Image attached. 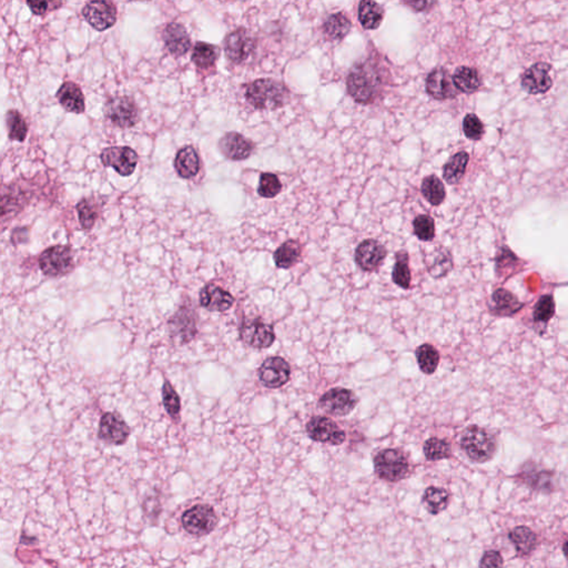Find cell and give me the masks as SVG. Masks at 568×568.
Listing matches in <instances>:
<instances>
[{
  "mask_svg": "<svg viewBox=\"0 0 568 568\" xmlns=\"http://www.w3.org/2000/svg\"><path fill=\"white\" fill-rule=\"evenodd\" d=\"M415 357H417L419 369L427 376H432L440 364V353L432 344H429V343L417 347L415 351Z\"/></svg>",
  "mask_w": 568,
  "mask_h": 568,
  "instance_id": "obj_39",
  "label": "cell"
},
{
  "mask_svg": "<svg viewBox=\"0 0 568 568\" xmlns=\"http://www.w3.org/2000/svg\"><path fill=\"white\" fill-rule=\"evenodd\" d=\"M460 448L475 463H485L497 450V439L489 431L478 425H470L460 435Z\"/></svg>",
  "mask_w": 568,
  "mask_h": 568,
  "instance_id": "obj_3",
  "label": "cell"
},
{
  "mask_svg": "<svg viewBox=\"0 0 568 568\" xmlns=\"http://www.w3.org/2000/svg\"><path fill=\"white\" fill-rule=\"evenodd\" d=\"M509 540L514 544L517 553L522 556L532 553L538 544V536L526 526L515 527L509 533Z\"/></svg>",
  "mask_w": 568,
  "mask_h": 568,
  "instance_id": "obj_36",
  "label": "cell"
},
{
  "mask_svg": "<svg viewBox=\"0 0 568 568\" xmlns=\"http://www.w3.org/2000/svg\"><path fill=\"white\" fill-rule=\"evenodd\" d=\"M306 429L308 436L315 442L331 445H341L344 443V431L330 417H312L308 422Z\"/></svg>",
  "mask_w": 568,
  "mask_h": 568,
  "instance_id": "obj_12",
  "label": "cell"
},
{
  "mask_svg": "<svg viewBox=\"0 0 568 568\" xmlns=\"http://www.w3.org/2000/svg\"><path fill=\"white\" fill-rule=\"evenodd\" d=\"M83 15L95 30H107L116 23L117 7L110 1H91L83 7Z\"/></svg>",
  "mask_w": 568,
  "mask_h": 568,
  "instance_id": "obj_18",
  "label": "cell"
},
{
  "mask_svg": "<svg viewBox=\"0 0 568 568\" xmlns=\"http://www.w3.org/2000/svg\"><path fill=\"white\" fill-rule=\"evenodd\" d=\"M407 6H411L413 9L417 11H427V7L429 6L434 5V3H429V1H407Z\"/></svg>",
  "mask_w": 568,
  "mask_h": 568,
  "instance_id": "obj_52",
  "label": "cell"
},
{
  "mask_svg": "<svg viewBox=\"0 0 568 568\" xmlns=\"http://www.w3.org/2000/svg\"><path fill=\"white\" fill-rule=\"evenodd\" d=\"M358 403V396L344 388H331L319 400L320 409L333 417H347Z\"/></svg>",
  "mask_w": 568,
  "mask_h": 568,
  "instance_id": "obj_10",
  "label": "cell"
},
{
  "mask_svg": "<svg viewBox=\"0 0 568 568\" xmlns=\"http://www.w3.org/2000/svg\"><path fill=\"white\" fill-rule=\"evenodd\" d=\"M219 149L224 157L233 161H242L253 155L255 144L238 132L224 134L219 141Z\"/></svg>",
  "mask_w": 568,
  "mask_h": 568,
  "instance_id": "obj_20",
  "label": "cell"
},
{
  "mask_svg": "<svg viewBox=\"0 0 568 568\" xmlns=\"http://www.w3.org/2000/svg\"><path fill=\"white\" fill-rule=\"evenodd\" d=\"M240 337L255 349H267L275 341L274 328L261 320H245L240 328Z\"/></svg>",
  "mask_w": 568,
  "mask_h": 568,
  "instance_id": "obj_13",
  "label": "cell"
},
{
  "mask_svg": "<svg viewBox=\"0 0 568 568\" xmlns=\"http://www.w3.org/2000/svg\"><path fill=\"white\" fill-rule=\"evenodd\" d=\"M425 458L429 460H446L452 456V448L450 443L439 437H431L423 446Z\"/></svg>",
  "mask_w": 568,
  "mask_h": 568,
  "instance_id": "obj_43",
  "label": "cell"
},
{
  "mask_svg": "<svg viewBox=\"0 0 568 568\" xmlns=\"http://www.w3.org/2000/svg\"><path fill=\"white\" fill-rule=\"evenodd\" d=\"M468 160L470 156L465 151L458 152L448 160V163L443 168V178L448 185H458L463 179Z\"/></svg>",
  "mask_w": 568,
  "mask_h": 568,
  "instance_id": "obj_35",
  "label": "cell"
},
{
  "mask_svg": "<svg viewBox=\"0 0 568 568\" xmlns=\"http://www.w3.org/2000/svg\"><path fill=\"white\" fill-rule=\"evenodd\" d=\"M257 42L253 35L245 28H239L228 35L224 42V52L230 62L240 64L247 62L255 52Z\"/></svg>",
  "mask_w": 568,
  "mask_h": 568,
  "instance_id": "obj_11",
  "label": "cell"
},
{
  "mask_svg": "<svg viewBox=\"0 0 568 568\" xmlns=\"http://www.w3.org/2000/svg\"><path fill=\"white\" fill-rule=\"evenodd\" d=\"M463 132L468 139L480 140L484 136V124L474 113H468L464 118Z\"/></svg>",
  "mask_w": 568,
  "mask_h": 568,
  "instance_id": "obj_47",
  "label": "cell"
},
{
  "mask_svg": "<svg viewBox=\"0 0 568 568\" xmlns=\"http://www.w3.org/2000/svg\"><path fill=\"white\" fill-rule=\"evenodd\" d=\"M388 72L374 58L354 64L347 76V91L357 103L369 105L381 95Z\"/></svg>",
  "mask_w": 568,
  "mask_h": 568,
  "instance_id": "obj_1",
  "label": "cell"
},
{
  "mask_svg": "<svg viewBox=\"0 0 568 568\" xmlns=\"http://www.w3.org/2000/svg\"><path fill=\"white\" fill-rule=\"evenodd\" d=\"M409 253L404 250L398 251L395 255V265H394L392 279L396 286L404 290L411 288V270L409 267Z\"/></svg>",
  "mask_w": 568,
  "mask_h": 568,
  "instance_id": "obj_38",
  "label": "cell"
},
{
  "mask_svg": "<svg viewBox=\"0 0 568 568\" xmlns=\"http://www.w3.org/2000/svg\"><path fill=\"white\" fill-rule=\"evenodd\" d=\"M199 296L201 306L209 311L226 312L234 304L233 296L214 283H208L201 289Z\"/></svg>",
  "mask_w": 568,
  "mask_h": 568,
  "instance_id": "obj_21",
  "label": "cell"
},
{
  "mask_svg": "<svg viewBox=\"0 0 568 568\" xmlns=\"http://www.w3.org/2000/svg\"><path fill=\"white\" fill-rule=\"evenodd\" d=\"M427 91L437 100L454 98L458 95L452 77L444 68H436L427 76Z\"/></svg>",
  "mask_w": 568,
  "mask_h": 568,
  "instance_id": "obj_23",
  "label": "cell"
},
{
  "mask_svg": "<svg viewBox=\"0 0 568 568\" xmlns=\"http://www.w3.org/2000/svg\"><path fill=\"white\" fill-rule=\"evenodd\" d=\"M175 168L178 175L183 179L196 177L200 171V158L196 149L187 146L179 150L175 156Z\"/></svg>",
  "mask_w": 568,
  "mask_h": 568,
  "instance_id": "obj_27",
  "label": "cell"
},
{
  "mask_svg": "<svg viewBox=\"0 0 568 568\" xmlns=\"http://www.w3.org/2000/svg\"><path fill=\"white\" fill-rule=\"evenodd\" d=\"M245 99L259 110H274L288 103L290 91L284 83L273 79H257L245 86Z\"/></svg>",
  "mask_w": 568,
  "mask_h": 568,
  "instance_id": "obj_2",
  "label": "cell"
},
{
  "mask_svg": "<svg viewBox=\"0 0 568 568\" xmlns=\"http://www.w3.org/2000/svg\"><path fill=\"white\" fill-rule=\"evenodd\" d=\"M171 341L183 345L191 342L198 335V316L193 309L192 302L181 304L178 311L168 321Z\"/></svg>",
  "mask_w": 568,
  "mask_h": 568,
  "instance_id": "obj_5",
  "label": "cell"
},
{
  "mask_svg": "<svg viewBox=\"0 0 568 568\" xmlns=\"http://www.w3.org/2000/svg\"><path fill=\"white\" fill-rule=\"evenodd\" d=\"M384 18V9L376 1L364 0L359 6V21L363 28L378 29Z\"/></svg>",
  "mask_w": 568,
  "mask_h": 568,
  "instance_id": "obj_34",
  "label": "cell"
},
{
  "mask_svg": "<svg viewBox=\"0 0 568 568\" xmlns=\"http://www.w3.org/2000/svg\"><path fill=\"white\" fill-rule=\"evenodd\" d=\"M425 265H427V272L432 278L442 279L452 271L454 263H453V257L450 251L445 248H441V249L435 250L432 255L427 257V259L425 260Z\"/></svg>",
  "mask_w": 568,
  "mask_h": 568,
  "instance_id": "obj_28",
  "label": "cell"
},
{
  "mask_svg": "<svg viewBox=\"0 0 568 568\" xmlns=\"http://www.w3.org/2000/svg\"><path fill=\"white\" fill-rule=\"evenodd\" d=\"M105 115L115 126L132 128L139 121V109L129 97H115L109 99L105 105Z\"/></svg>",
  "mask_w": 568,
  "mask_h": 568,
  "instance_id": "obj_9",
  "label": "cell"
},
{
  "mask_svg": "<svg viewBox=\"0 0 568 568\" xmlns=\"http://www.w3.org/2000/svg\"><path fill=\"white\" fill-rule=\"evenodd\" d=\"M6 124H7L8 137L15 141H25L28 132L26 120L19 111L9 110L6 113Z\"/></svg>",
  "mask_w": 568,
  "mask_h": 568,
  "instance_id": "obj_42",
  "label": "cell"
},
{
  "mask_svg": "<svg viewBox=\"0 0 568 568\" xmlns=\"http://www.w3.org/2000/svg\"><path fill=\"white\" fill-rule=\"evenodd\" d=\"M388 250L376 240L368 239L361 242L355 250V262L363 271L374 272L384 262Z\"/></svg>",
  "mask_w": 568,
  "mask_h": 568,
  "instance_id": "obj_17",
  "label": "cell"
},
{
  "mask_svg": "<svg viewBox=\"0 0 568 568\" xmlns=\"http://www.w3.org/2000/svg\"><path fill=\"white\" fill-rule=\"evenodd\" d=\"M27 6L30 8L35 15L42 16L50 11H56L57 8L62 7L60 1H27Z\"/></svg>",
  "mask_w": 568,
  "mask_h": 568,
  "instance_id": "obj_50",
  "label": "cell"
},
{
  "mask_svg": "<svg viewBox=\"0 0 568 568\" xmlns=\"http://www.w3.org/2000/svg\"><path fill=\"white\" fill-rule=\"evenodd\" d=\"M100 159L105 167L113 168L122 177H129L134 173L139 157L132 148L110 147L101 152Z\"/></svg>",
  "mask_w": 568,
  "mask_h": 568,
  "instance_id": "obj_14",
  "label": "cell"
},
{
  "mask_svg": "<svg viewBox=\"0 0 568 568\" xmlns=\"http://www.w3.org/2000/svg\"><path fill=\"white\" fill-rule=\"evenodd\" d=\"M21 182L3 185L0 188V226H6L18 216L33 198V193Z\"/></svg>",
  "mask_w": 568,
  "mask_h": 568,
  "instance_id": "obj_6",
  "label": "cell"
},
{
  "mask_svg": "<svg viewBox=\"0 0 568 568\" xmlns=\"http://www.w3.org/2000/svg\"><path fill=\"white\" fill-rule=\"evenodd\" d=\"M352 28L350 19L342 13H333L329 16L323 23V33L330 42L342 40Z\"/></svg>",
  "mask_w": 568,
  "mask_h": 568,
  "instance_id": "obj_31",
  "label": "cell"
},
{
  "mask_svg": "<svg viewBox=\"0 0 568 568\" xmlns=\"http://www.w3.org/2000/svg\"><path fill=\"white\" fill-rule=\"evenodd\" d=\"M103 207V201L95 197H88V198L81 199L78 202L76 209H77L78 218H79V222L83 226V229H93L100 216Z\"/></svg>",
  "mask_w": 568,
  "mask_h": 568,
  "instance_id": "obj_29",
  "label": "cell"
},
{
  "mask_svg": "<svg viewBox=\"0 0 568 568\" xmlns=\"http://www.w3.org/2000/svg\"><path fill=\"white\" fill-rule=\"evenodd\" d=\"M555 301L553 296L545 294L540 296L538 301L535 304L533 310V321L540 328V332H545L548 322L553 319L555 315Z\"/></svg>",
  "mask_w": 568,
  "mask_h": 568,
  "instance_id": "obj_37",
  "label": "cell"
},
{
  "mask_svg": "<svg viewBox=\"0 0 568 568\" xmlns=\"http://www.w3.org/2000/svg\"><path fill=\"white\" fill-rule=\"evenodd\" d=\"M181 523L185 532L189 534L204 536L216 530L218 517L210 505L198 504L183 513Z\"/></svg>",
  "mask_w": 568,
  "mask_h": 568,
  "instance_id": "obj_8",
  "label": "cell"
},
{
  "mask_svg": "<svg viewBox=\"0 0 568 568\" xmlns=\"http://www.w3.org/2000/svg\"><path fill=\"white\" fill-rule=\"evenodd\" d=\"M550 70L552 66L546 62L533 64L523 75V89L531 95L547 93L553 86V80L550 75Z\"/></svg>",
  "mask_w": 568,
  "mask_h": 568,
  "instance_id": "obj_19",
  "label": "cell"
},
{
  "mask_svg": "<svg viewBox=\"0 0 568 568\" xmlns=\"http://www.w3.org/2000/svg\"><path fill=\"white\" fill-rule=\"evenodd\" d=\"M29 239V231L27 228H19V229L13 230L11 234V241L13 245H21V243H26Z\"/></svg>",
  "mask_w": 568,
  "mask_h": 568,
  "instance_id": "obj_51",
  "label": "cell"
},
{
  "mask_svg": "<svg viewBox=\"0 0 568 568\" xmlns=\"http://www.w3.org/2000/svg\"><path fill=\"white\" fill-rule=\"evenodd\" d=\"M39 267L50 278H59L75 269L74 253L68 245H54L39 257Z\"/></svg>",
  "mask_w": 568,
  "mask_h": 568,
  "instance_id": "obj_7",
  "label": "cell"
},
{
  "mask_svg": "<svg viewBox=\"0 0 568 568\" xmlns=\"http://www.w3.org/2000/svg\"><path fill=\"white\" fill-rule=\"evenodd\" d=\"M56 97L64 110L74 113H83L85 111V95L77 83L72 81L62 83Z\"/></svg>",
  "mask_w": 568,
  "mask_h": 568,
  "instance_id": "obj_26",
  "label": "cell"
},
{
  "mask_svg": "<svg viewBox=\"0 0 568 568\" xmlns=\"http://www.w3.org/2000/svg\"><path fill=\"white\" fill-rule=\"evenodd\" d=\"M452 80L456 91H462L464 93H475L482 85L481 77L478 75L477 70L474 68L465 67V66L458 67L456 70Z\"/></svg>",
  "mask_w": 568,
  "mask_h": 568,
  "instance_id": "obj_33",
  "label": "cell"
},
{
  "mask_svg": "<svg viewBox=\"0 0 568 568\" xmlns=\"http://www.w3.org/2000/svg\"><path fill=\"white\" fill-rule=\"evenodd\" d=\"M144 515L149 519L150 522H155L156 519L160 516L162 507L159 499L157 497H148L144 499L142 505Z\"/></svg>",
  "mask_w": 568,
  "mask_h": 568,
  "instance_id": "obj_48",
  "label": "cell"
},
{
  "mask_svg": "<svg viewBox=\"0 0 568 568\" xmlns=\"http://www.w3.org/2000/svg\"><path fill=\"white\" fill-rule=\"evenodd\" d=\"M257 374L263 386L269 388H279L290 380L291 368L284 359L271 357L260 365Z\"/></svg>",
  "mask_w": 568,
  "mask_h": 568,
  "instance_id": "obj_16",
  "label": "cell"
},
{
  "mask_svg": "<svg viewBox=\"0 0 568 568\" xmlns=\"http://www.w3.org/2000/svg\"><path fill=\"white\" fill-rule=\"evenodd\" d=\"M422 195L432 206H440L446 196V190L436 175H429L422 182Z\"/></svg>",
  "mask_w": 568,
  "mask_h": 568,
  "instance_id": "obj_41",
  "label": "cell"
},
{
  "mask_svg": "<svg viewBox=\"0 0 568 568\" xmlns=\"http://www.w3.org/2000/svg\"><path fill=\"white\" fill-rule=\"evenodd\" d=\"M163 42L168 52L175 57L185 56L191 48L188 31L181 23H170L163 30Z\"/></svg>",
  "mask_w": 568,
  "mask_h": 568,
  "instance_id": "obj_24",
  "label": "cell"
},
{
  "mask_svg": "<svg viewBox=\"0 0 568 568\" xmlns=\"http://www.w3.org/2000/svg\"><path fill=\"white\" fill-rule=\"evenodd\" d=\"M524 267V261L519 259L512 250L507 247L499 248L495 257L497 277L502 282L521 272Z\"/></svg>",
  "mask_w": 568,
  "mask_h": 568,
  "instance_id": "obj_25",
  "label": "cell"
},
{
  "mask_svg": "<svg viewBox=\"0 0 568 568\" xmlns=\"http://www.w3.org/2000/svg\"><path fill=\"white\" fill-rule=\"evenodd\" d=\"M130 427L117 412L103 414L99 423L98 436L101 441L111 445H122L128 440Z\"/></svg>",
  "mask_w": 568,
  "mask_h": 568,
  "instance_id": "obj_15",
  "label": "cell"
},
{
  "mask_svg": "<svg viewBox=\"0 0 568 568\" xmlns=\"http://www.w3.org/2000/svg\"><path fill=\"white\" fill-rule=\"evenodd\" d=\"M448 502H450V495H448V491H445L441 487L431 486L427 489L423 495V504L433 515L440 514L441 512H443L448 507Z\"/></svg>",
  "mask_w": 568,
  "mask_h": 568,
  "instance_id": "obj_40",
  "label": "cell"
},
{
  "mask_svg": "<svg viewBox=\"0 0 568 568\" xmlns=\"http://www.w3.org/2000/svg\"><path fill=\"white\" fill-rule=\"evenodd\" d=\"M282 190V185L279 180L278 175L274 173H265L260 177L259 188L257 193L263 198H274L278 196Z\"/></svg>",
  "mask_w": 568,
  "mask_h": 568,
  "instance_id": "obj_45",
  "label": "cell"
},
{
  "mask_svg": "<svg viewBox=\"0 0 568 568\" xmlns=\"http://www.w3.org/2000/svg\"><path fill=\"white\" fill-rule=\"evenodd\" d=\"M374 470L384 481L396 483L409 475V458L399 448H386L380 451L374 458Z\"/></svg>",
  "mask_w": 568,
  "mask_h": 568,
  "instance_id": "obj_4",
  "label": "cell"
},
{
  "mask_svg": "<svg viewBox=\"0 0 568 568\" xmlns=\"http://www.w3.org/2000/svg\"><path fill=\"white\" fill-rule=\"evenodd\" d=\"M524 308V303L506 289H497L492 294L489 302V311L492 315L511 318Z\"/></svg>",
  "mask_w": 568,
  "mask_h": 568,
  "instance_id": "obj_22",
  "label": "cell"
},
{
  "mask_svg": "<svg viewBox=\"0 0 568 568\" xmlns=\"http://www.w3.org/2000/svg\"><path fill=\"white\" fill-rule=\"evenodd\" d=\"M162 403L169 417L175 421L180 419L181 400L173 384L166 380L162 386Z\"/></svg>",
  "mask_w": 568,
  "mask_h": 568,
  "instance_id": "obj_44",
  "label": "cell"
},
{
  "mask_svg": "<svg viewBox=\"0 0 568 568\" xmlns=\"http://www.w3.org/2000/svg\"><path fill=\"white\" fill-rule=\"evenodd\" d=\"M220 56V50L214 45L208 42H197L193 48L191 60L196 64L197 68L202 71H214L216 62Z\"/></svg>",
  "mask_w": 568,
  "mask_h": 568,
  "instance_id": "obj_30",
  "label": "cell"
},
{
  "mask_svg": "<svg viewBox=\"0 0 568 568\" xmlns=\"http://www.w3.org/2000/svg\"><path fill=\"white\" fill-rule=\"evenodd\" d=\"M413 229L414 234L421 241L429 242L435 238L434 220L427 214H421L414 219Z\"/></svg>",
  "mask_w": 568,
  "mask_h": 568,
  "instance_id": "obj_46",
  "label": "cell"
},
{
  "mask_svg": "<svg viewBox=\"0 0 568 568\" xmlns=\"http://www.w3.org/2000/svg\"><path fill=\"white\" fill-rule=\"evenodd\" d=\"M504 561L497 550H487L480 562V568H503Z\"/></svg>",
  "mask_w": 568,
  "mask_h": 568,
  "instance_id": "obj_49",
  "label": "cell"
},
{
  "mask_svg": "<svg viewBox=\"0 0 568 568\" xmlns=\"http://www.w3.org/2000/svg\"><path fill=\"white\" fill-rule=\"evenodd\" d=\"M302 255V247L296 240H288L275 250L273 259L275 265L280 269H290L300 261Z\"/></svg>",
  "mask_w": 568,
  "mask_h": 568,
  "instance_id": "obj_32",
  "label": "cell"
}]
</instances>
